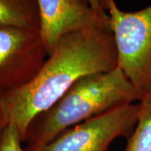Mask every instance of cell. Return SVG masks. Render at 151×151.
I'll return each instance as SVG.
<instances>
[{"label":"cell","mask_w":151,"mask_h":151,"mask_svg":"<svg viewBox=\"0 0 151 151\" xmlns=\"http://www.w3.org/2000/svg\"><path fill=\"white\" fill-rule=\"evenodd\" d=\"M139 104L138 122L124 151H151V92L143 96Z\"/></svg>","instance_id":"cell-8"},{"label":"cell","mask_w":151,"mask_h":151,"mask_svg":"<svg viewBox=\"0 0 151 151\" xmlns=\"http://www.w3.org/2000/svg\"><path fill=\"white\" fill-rule=\"evenodd\" d=\"M22 138L14 124H8L0 139V151H27L22 148Z\"/></svg>","instance_id":"cell-9"},{"label":"cell","mask_w":151,"mask_h":151,"mask_svg":"<svg viewBox=\"0 0 151 151\" xmlns=\"http://www.w3.org/2000/svg\"><path fill=\"white\" fill-rule=\"evenodd\" d=\"M86 2L91 6L93 11L97 14V15L101 17H108L106 11L104 10L101 0H86Z\"/></svg>","instance_id":"cell-10"},{"label":"cell","mask_w":151,"mask_h":151,"mask_svg":"<svg viewBox=\"0 0 151 151\" xmlns=\"http://www.w3.org/2000/svg\"><path fill=\"white\" fill-rule=\"evenodd\" d=\"M46 55L39 31L0 26V99L31 81Z\"/></svg>","instance_id":"cell-5"},{"label":"cell","mask_w":151,"mask_h":151,"mask_svg":"<svg viewBox=\"0 0 151 151\" xmlns=\"http://www.w3.org/2000/svg\"><path fill=\"white\" fill-rule=\"evenodd\" d=\"M117 50V67L140 96L151 92V5L124 12L115 0H101Z\"/></svg>","instance_id":"cell-3"},{"label":"cell","mask_w":151,"mask_h":151,"mask_svg":"<svg viewBox=\"0 0 151 151\" xmlns=\"http://www.w3.org/2000/svg\"><path fill=\"white\" fill-rule=\"evenodd\" d=\"M116 67L117 50L109 28L66 34L31 81L0 99L6 124L16 125L24 142L33 119L50 108L78 80Z\"/></svg>","instance_id":"cell-1"},{"label":"cell","mask_w":151,"mask_h":151,"mask_svg":"<svg viewBox=\"0 0 151 151\" xmlns=\"http://www.w3.org/2000/svg\"><path fill=\"white\" fill-rule=\"evenodd\" d=\"M139 109V103L113 108L66 129L46 145L27 151H108L114 139L133 133Z\"/></svg>","instance_id":"cell-4"},{"label":"cell","mask_w":151,"mask_h":151,"mask_svg":"<svg viewBox=\"0 0 151 151\" xmlns=\"http://www.w3.org/2000/svg\"><path fill=\"white\" fill-rule=\"evenodd\" d=\"M40 35L47 54L54 50L60 39L68 33L106 27L108 16L101 17L86 0H37Z\"/></svg>","instance_id":"cell-6"},{"label":"cell","mask_w":151,"mask_h":151,"mask_svg":"<svg viewBox=\"0 0 151 151\" xmlns=\"http://www.w3.org/2000/svg\"><path fill=\"white\" fill-rule=\"evenodd\" d=\"M6 125L7 124H6L4 113H3V110H2V107H1V103H0V139H1V137H2L3 132H4V129L6 127Z\"/></svg>","instance_id":"cell-11"},{"label":"cell","mask_w":151,"mask_h":151,"mask_svg":"<svg viewBox=\"0 0 151 151\" xmlns=\"http://www.w3.org/2000/svg\"><path fill=\"white\" fill-rule=\"evenodd\" d=\"M136 101H140V96L119 67L86 76L33 119L24 141L26 150L46 145L75 125Z\"/></svg>","instance_id":"cell-2"},{"label":"cell","mask_w":151,"mask_h":151,"mask_svg":"<svg viewBox=\"0 0 151 151\" xmlns=\"http://www.w3.org/2000/svg\"><path fill=\"white\" fill-rule=\"evenodd\" d=\"M0 26L40 30L37 0H0Z\"/></svg>","instance_id":"cell-7"}]
</instances>
